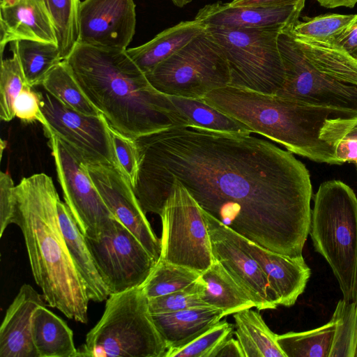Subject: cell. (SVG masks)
I'll use <instances>...</instances> for the list:
<instances>
[{"mask_svg": "<svg viewBox=\"0 0 357 357\" xmlns=\"http://www.w3.org/2000/svg\"><path fill=\"white\" fill-rule=\"evenodd\" d=\"M233 328L226 319L220 320L184 346L168 349L165 357H210L213 351L232 335Z\"/></svg>", "mask_w": 357, "mask_h": 357, "instance_id": "8d00e7d4", "label": "cell"}, {"mask_svg": "<svg viewBox=\"0 0 357 357\" xmlns=\"http://www.w3.org/2000/svg\"><path fill=\"white\" fill-rule=\"evenodd\" d=\"M145 75L158 91L192 99L230 82L225 54L207 29Z\"/></svg>", "mask_w": 357, "mask_h": 357, "instance_id": "ba28073f", "label": "cell"}, {"mask_svg": "<svg viewBox=\"0 0 357 357\" xmlns=\"http://www.w3.org/2000/svg\"><path fill=\"white\" fill-rule=\"evenodd\" d=\"M40 107L47 121L43 127L47 138L56 139L85 166L111 165L120 169L110 127L101 114H81L48 93H41Z\"/></svg>", "mask_w": 357, "mask_h": 357, "instance_id": "30bf717a", "label": "cell"}, {"mask_svg": "<svg viewBox=\"0 0 357 357\" xmlns=\"http://www.w3.org/2000/svg\"><path fill=\"white\" fill-rule=\"evenodd\" d=\"M236 234L240 245L266 275L277 304L285 307L294 305L311 274L303 257L293 258L269 250Z\"/></svg>", "mask_w": 357, "mask_h": 357, "instance_id": "ac0fdd59", "label": "cell"}, {"mask_svg": "<svg viewBox=\"0 0 357 357\" xmlns=\"http://www.w3.org/2000/svg\"><path fill=\"white\" fill-rule=\"evenodd\" d=\"M32 88L24 87L16 98L13 106L15 116L24 123L38 121L44 126L47 121L40 107L41 93Z\"/></svg>", "mask_w": 357, "mask_h": 357, "instance_id": "ab89813d", "label": "cell"}, {"mask_svg": "<svg viewBox=\"0 0 357 357\" xmlns=\"http://www.w3.org/2000/svg\"><path fill=\"white\" fill-rule=\"evenodd\" d=\"M1 56L9 43L31 40L57 45L51 20L39 0H1Z\"/></svg>", "mask_w": 357, "mask_h": 357, "instance_id": "d6986e66", "label": "cell"}, {"mask_svg": "<svg viewBox=\"0 0 357 357\" xmlns=\"http://www.w3.org/2000/svg\"><path fill=\"white\" fill-rule=\"evenodd\" d=\"M65 61L87 99L123 135L135 139L186 126L169 96L153 87L126 50L77 43Z\"/></svg>", "mask_w": 357, "mask_h": 357, "instance_id": "7a4b0ae2", "label": "cell"}, {"mask_svg": "<svg viewBox=\"0 0 357 357\" xmlns=\"http://www.w3.org/2000/svg\"><path fill=\"white\" fill-rule=\"evenodd\" d=\"M12 51L17 54L31 87L41 85L49 73L63 61L57 45L54 43L22 40L13 43Z\"/></svg>", "mask_w": 357, "mask_h": 357, "instance_id": "f1b7e54d", "label": "cell"}, {"mask_svg": "<svg viewBox=\"0 0 357 357\" xmlns=\"http://www.w3.org/2000/svg\"><path fill=\"white\" fill-rule=\"evenodd\" d=\"M110 133L120 169L134 188L139 170V155L135 139L123 135L111 127Z\"/></svg>", "mask_w": 357, "mask_h": 357, "instance_id": "f35d334b", "label": "cell"}, {"mask_svg": "<svg viewBox=\"0 0 357 357\" xmlns=\"http://www.w3.org/2000/svg\"><path fill=\"white\" fill-rule=\"evenodd\" d=\"M44 296L24 284L6 310L0 328V357H38L31 336V319L45 306Z\"/></svg>", "mask_w": 357, "mask_h": 357, "instance_id": "ffe728a7", "label": "cell"}, {"mask_svg": "<svg viewBox=\"0 0 357 357\" xmlns=\"http://www.w3.org/2000/svg\"><path fill=\"white\" fill-rule=\"evenodd\" d=\"M336 323L331 320L318 328L277 335V342L286 357H331Z\"/></svg>", "mask_w": 357, "mask_h": 357, "instance_id": "f546056e", "label": "cell"}, {"mask_svg": "<svg viewBox=\"0 0 357 357\" xmlns=\"http://www.w3.org/2000/svg\"><path fill=\"white\" fill-rule=\"evenodd\" d=\"M290 32L296 46L316 70L344 83L357 86V55L349 53L335 43Z\"/></svg>", "mask_w": 357, "mask_h": 357, "instance_id": "cb8c5ba5", "label": "cell"}, {"mask_svg": "<svg viewBox=\"0 0 357 357\" xmlns=\"http://www.w3.org/2000/svg\"><path fill=\"white\" fill-rule=\"evenodd\" d=\"M135 26L134 0H84L79 11L77 43L127 50Z\"/></svg>", "mask_w": 357, "mask_h": 357, "instance_id": "2e32d148", "label": "cell"}, {"mask_svg": "<svg viewBox=\"0 0 357 357\" xmlns=\"http://www.w3.org/2000/svg\"><path fill=\"white\" fill-rule=\"evenodd\" d=\"M319 3L327 8L337 7L354 8L357 3V0H317Z\"/></svg>", "mask_w": 357, "mask_h": 357, "instance_id": "7dc6e473", "label": "cell"}, {"mask_svg": "<svg viewBox=\"0 0 357 357\" xmlns=\"http://www.w3.org/2000/svg\"><path fill=\"white\" fill-rule=\"evenodd\" d=\"M200 278L204 284V301L209 306L221 309L224 317L246 308L255 307L247 293L218 261L214 260L201 273Z\"/></svg>", "mask_w": 357, "mask_h": 357, "instance_id": "484cf974", "label": "cell"}, {"mask_svg": "<svg viewBox=\"0 0 357 357\" xmlns=\"http://www.w3.org/2000/svg\"><path fill=\"white\" fill-rule=\"evenodd\" d=\"M210 357H244V354L238 340L231 335L213 351Z\"/></svg>", "mask_w": 357, "mask_h": 357, "instance_id": "ee69618b", "label": "cell"}, {"mask_svg": "<svg viewBox=\"0 0 357 357\" xmlns=\"http://www.w3.org/2000/svg\"><path fill=\"white\" fill-rule=\"evenodd\" d=\"M309 234L331 268L343 299L357 300V197L348 185L331 180L319 185Z\"/></svg>", "mask_w": 357, "mask_h": 357, "instance_id": "5b68a950", "label": "cell"}, {"mask_svg": "<svg viewBox=\"0 0 357 357\" xmlns=\"http://www.w3.org/2000/svg\"><path fill=\"white\" fill-rule=\"evenodd\" d=\"M192 0H172L174 4L179 8L183 7L184 6L190 3Z\"/></svg>", "mask_w": 357, "mask_h": 357, "instance_id": "c3c4849f", "label": "cell"}, {"mask_svg": "<svg viewBox=\"0 0 357 357\" xmlns=\"http://www.w3.org/2000/svg\"><path fill=\"white\" fill-rule=\"evenodd\" d=\"M151 314L167 350L184 346L224 317L221 309L212 306Z\"/></svg>", "mask_w": 357, "mask_h": 357, "instance_id": "7402d4cb", "label": "cell"}, {"mask_svg": "<svg viewBox=\"0 0 357 357\" xmlns=\"http://www.w3.org/2000/svg\"><path fill=\"white\" fill-rule=\"evenodd\" d=\"M48 139L65 203L84 236L96 238L117 219L107 206L86 167L56 139Z\"/></svg>", "mask_w": 357, "mask_h": 357, "instance_id": "4fadbf2b", "label": "cell"}, {"mask_svg": "<svg viewBox=\"0 0 357 357\" xmlns=\"http://www.w3.org/2000/svg\"><path fill=\"white\" fill-rule=\"evenodd\" d=\"M338 46L353 55H357V18L337 39Z\"/></svg>", "mask_w": 357, "mask_h": 357, "instance_id": "f6af8a7d", "label": "cell"}, {"mask_svg": "<svg viewBox=\"0 0 357 357\" xmlns=\"http://www.w3.org/2000/svg\"><path fill=\"white\" fill-rule=\"evenodd\" d=\"M305 2L269 7L233 6L217 1L199 10L195 20L206 26L233 29H292Z\"/></svg>", "mask_w": 357, "mask_h": 357, "instance_id": "e0dca14e", "label": "cell"}, {"mask_svg": "<svg viewBox=\"0 0 357 357\" xmlns=\"http://www.w3.org/2000/svg\"><path fill=\"white\" fill-rule=\"evenodd\" d=\"M162 220L159 260L202 273L214 261L203 211L187 190L172 181L158 199Z\"/></svg>", "mask_w": 357, "mask_h": 357, "instance_id": "9c48e42d", "label": "cell"}, {"mask_svg": "<svg viewBox=\"0 0 357 357\" xmlns=\"http://www.w3.org/2000/svg\"><path fill=\"white\" fill-rule=\"evenodd\" d=\"M54 27L57 46L63 60L73 52L79 40L80 0H39Z\"/></svg>", "mask_w": 357, "mask_h": 357, "instance_id": "4dcf8cb0", "label": "cell"}, {"mask_svg": "<svg viewBox=\"0 0 357 357\" xmlns=\"http://www.w3.org/2000/svg\"><path fill=\"white\" fill-rule=\"evenodd\" d=\"M202 100L289 152L330 165L342 163L334 147L320 139L325 122L357 117L356 112L310 105L229 85L209 92Z\"/></svg>", "mask_w": 357, "mask_h": 357, "instance_id": "277c9868", "label": "cell"}, {"mask_svg": "<svg viewBox=\"0 0 357 357\" xmlns=\"http://www.w3.org/2000/svg\"><path fill=\"white\" fill-rule=\"evenodd\" d=\"M41 86L47 93L81 114H100L81 90L65 60L49 73Z\"/></svg>", "mask_w": 357, "mask_h": 357, "instance_id": "1f68e13d", "label": "cell"}, {"mask_svg": "<svg viewBox=\"0 0 357 357\" xmlns=\"http://www.w3.org/2000/svg\"><path fill=\"white\" fill-rule=\"evenodd\" d=\"M235 335L244 357H286L276 335L261 316L251 308L234 314Z\"/></svg>", "mask_w": 357, "mask_h": 357, "instance_id": "4316f807", "label": "cell"}, {"mask_svg": "<svg viewBox=\"0 0 357 357\" xmlns=\"http://www.w3.org/2000/svg\"><path fill=\"white\" fill-rule=\"evenodd\" d=\"M12 52V57L1 59L0 118L4 121H10L15 117L14 102L21 91L29 86L17 54Z\"/></svg>", "mask_w": 357, "mask_h": 357, "instance_id": "d590c367", "label": "cell"}, {"mask_svg": "<svg viewBox=\"0 0 357 357\" xmlns=\"http://www.w3.org/2000/svg\"><path fill=\"white\" fill-rule=\"evenodd\" d=\"M227 59L229 86L275 95L285 80L278 47L282 31L269 29L206 26Z\"/></svg>", "mask_w": 357, "mask_h": 357, "instance_id": "52a82bcc", "label": "cell"}, {"mask_svg": "<svg viewBox=\"0 0 357 357\" xmlns=\"http://www.w3.org/2000/svg\"><path fill=\"white\" fill-rule=\"evenodd\" d=\"M85 240L110 294L140 287L157 263L118 220L98 238Z\"/></svg>", "mask_w": 357, "mask_h": 357, "instance_id": "7c38bea8", "label": "cell"}, {"mask_svg": "<svg viewBox=\"0 0 357 357\" xmlns=\"http://www.w3.org/2000/svg\"><path fill=\"white\" fill-rule=\"evenodd\" d=\"M203 211V210H202ZM214 260L220 262L259 310L278 305L268 281L257 261L237 240L236 232L203 211Z\"/></svg>", "mask_w": 357, "mask_h": 357, "instance_id": "5bb4252c", "label": "cell"}, {"mask_svg": "<svg viewBox=\"0 0 357 357\" xmlns=\"http://www.w3.org/2000/svg\"><path fill=\"white\" fill-rule=\"evenodd\" d=\"M31 336L38 357H77L79 355L72 330L45 306L38 307L33 314Z\"/></svg>", "mask_w": 357, "mask_h": 357, "instance_id": "d4e9b609", "label": "cell"}, {"mask_svg": "<svg viewBox=\"0 0 357 357\" xmlns=\"http://www.w3.org/2000/svg\"><path fill=\"white\" fill-rule=\"evenodd\" d=\"M202 273L195 269L158 260L146 281L140 286L148 298L183 289Z\"/></svg>", "mask_w": 357, "mask_h": 357, "instance_id": "d6a6232c", "label": "cell"}, {"mask_svg": "<svg viewBox=\"0 0 357 357\" xmlns=\"http://www.w3.org/2000/svg\"><path fill=\"white\" fill-rule=\"evenodd\" d=\"M354 357H357V342H356V348H355Z\"/></svg>", "mask_w": 357, "mask_h": 357, "instance_id": "681fc988", "label": "cell"}, {"mask_svg": "<svg viewBox=\"0 0 357 357\" xmlns=\"http://www.w3.org/2000/svg\"><path fill=\"white\" fill-rule=\"evenodd\" d=\"M320 139L333 145L342 139H357V117L328 119L320 132Z\"/></svg>", "mask_w": 357, "mask_h": 357, "instance_id": "60d3db41", "label": "cell"}, {"mask_svg": "<svg viewBox=\"0 0 357 357\" xmlns=\"http://www.w3.org/2000/svg\"><path fill=\"white\" fill-rule=\"evenodd\" d=\"M204 284L199 278L187 287L149 299L151 314L172 312L191 307L209 306L203 300Z\"/></svg>", "mask_w": 357, "mask_h": 357, "instance_id": "74e56055", "label": "cell"}, {"mask_svg": "<svg viewBox=\"0 0 357 357\" xmlns=\"http://www.w3.org/2000/svg\"><path fill=\"white\" fill-rule=\"evenodd\" d=\"M168 96L185 121L186 126L236 134L252 133L250 129L243 123L211 107L202 99Z\"/></svg>", "mask_w": 357, "mask_h": 357, "instance_id": "83f0119b", "label": "cell"}, {"mask_svg": "<svg viewBox=\"0 0 357 357\" xmlns=\"http://www.w3.org/2000/svg\"><path fill=\"white\" fill-rule=\"evenodd\" d=\"M356 18L357 15L335 13L305 17L302 22H296L291 31L294 35L335 44Z\"/></svg>", "mask_w": 357, "mask_h": 357, "instance_id": "836d02e7", "label": "cell"}, {"mask_svg": "<svg viewBox=\"0 0 357 357\" xmlns=\"http://www.w3.org/2000/svg\"><path fill=\"white\" fill-rule=\"evenodd\" d=\"M291 30H284L278 36L285 80L275 95L310 105L357 113V86L316 70L296 46Z\"/></svg>", "mask_w": 357, "mask_h": 357, "instance_id": "8fae6325", "label": "cell"}, {"mask_svg": "<svg viewBox=\"0 0 357 357\" xmlns=\"http://www.w3.org/2000/svg\"><path fill=\"white\" fill-rule=\"evenodd\" d=\"M332 317L336 323L331 357H354L357 342V300L343 298L337 304Z\"/></svg>", "mask_w": 357, "mask_h": 357, "instance_id": "e575fe53", "label": "cell"}, {"mask_svg": "<svg viewBox=\"0 0 357 357\" xmlns=\"http://www.w3.org/2000/svg\"><path fill=\"white\" fill-rule=\"evenodd\" d=\"M206 29L204 24L195 19L183 21L165 29L143 45L127 48L126 52L140 70L146 74Z\"/></svg>", "mask_w": 357, "mask_h": 357, "instance_id": "603a6c76", "label": "cell"}, {"mask_svg": "<svg viewBox=\"0 0 357 357\" xmlns=\"http://www.w3.org/2000/svg\"><path fill=\"white\" fill-rule=\"evenodd\" d=\"M13 224L20 227L36 283L47 304L67 318L88 321L90 298L69 253L60 225V200L52 177H24L15 187Z\"/></svg>", "mask_w": 357, "mask_h": 357, "instance_id": "3957f363", "label": "cell"}, {"mask_svg": "<svg viewBox=\"0 0 357 357\" xmlns=\"http://www.w3.org/2000/svg\"><path fill=\"white\" fill-rule=\"evenodd\" d=\"M305 2V0H232L233 6L269 7Z\"/></svg>", "mask_w": 357, "mask_h": 357, "instance_id": "bcb514c9", "label": "cell"}, {"mask_svg": "<svg viewBox=\"0 0 357 357\" xmlns=\"http://www.w3.org/2000/svg\"><path fill=\"white\" fill-rule=\"evenodd\" d=\"M135 139V195L146 213L180 183L206 213L269 250L302 257L309 234L312 186L292 153L250 134L172 126Z\"/></svg>", "mask_w": 357, "mask_h": 357, "instance_id": "6da1fadb", "label": "cell"}, {"mask_svg": "<svg viewBox=\"0 0 357 357\" xmlns=\"http://www.w3.org/2000/svg\"><path fill=\"white\" fill-rule=\"evenodd\" d=\"M158 331L141 287L110 294L102 316L87 333L78 356L165 357Z\"/></svg>", "mask_w": 357, "mask_h": 357, "instance_id": "8992f818", "label": "cell"}, {"mask_svg": "<svg viewBox=\"0 0 357 357\" xmlns=\"http://www.w3.org/2000/svg\"><path fill=\"white\" fill-rule=\"evenodd\" d=\"M57 209L69 253L84 281L90 300L97 303L107 300L109 291L98 270L84 234L65 202L59 200Z\"/></svg>", "mask_w": 357, "mask_h": 357, "instance_id": "44dd1931", "label": "cell"}, {"mask_svg": "<svg viewBox=\"0 0 357 357\" xmlns=\"http://www.w3.org/2000/svg\"><path fill=\"white\" fill-rule=\"evenodd\" d=\"M333 146L337 159L342 162H353L357 165V139H342Z\"/></svg>", "mask_w": 357, "mask_h": 357, "instance_id": "7bdbcfd3", "label": "cell"}, {"mask_svg": "<svg viewBox=\"0 0 357 357\" xmlns=\"http://www.w3.org/2000/svg\"><path fill=\"white\" fill-rule=\"evenodd\" d=\"M85 167L111 213L138 239L157 262L161 252V241L152 229L126 176L120 169L111 165H89Z\"/></svg>", "mask_w": 357, "mask_h": 357, "instance_id": "9a60e30c", "label": "cell"}, {"mask_svg": "<svg viewBox=\"0 0 357 357\" xmlns=\"http://www.w3.org/2000/svg\"><path fill=\"white\" fill-rule=\"evenodd\" d=\"M14 182L11 176L7 173H0V237H2L6 229L13 224L15 197Z\"/></svg>", "mask_w": 357, "mask_h": 357, "instance_id": "b9f144b4", "label": "cell"}]
</instances>
